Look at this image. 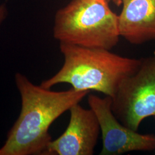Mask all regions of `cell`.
Instances as JSON below:
<instances>
[{"mask_svg": "<svg viewBox=\"0 0 155 155\" xmlns=\"http://www.w3.org/2000/svg\"><path fill=\"white\" fill-rule=\"evenodd\" d=\"M111 109L122 124L134 131L145 118L155 117V52L141 59L137 71L122 81L111 98Z\"/></svg>", "mask_w": 155, "mask_h": 155, "instance_id": "277c9868", "label": "cell"}, {"mask_svg": "<svg viewBox=\"0 0 155 155\" xmlns=\"http://www.w3.org/2000/svg\"><path fill=\"white\" fill-rule=\"evenodd\" d=\"M70 119L64 132L51 141L46 155H93L101 132L94 111L75 104L69 110Z\"/></svg>", "mask_w": 155, "mask_h": 155, "instance_id": "8992f818", "label": "cell"}, {"mask_svg": "<svg viewBox=\"0 0 155 155\" xmlns=\"http://www.w3.org/2000/svg\"><path fill=\"white\" fill-rule=\"evenodd\" d=\"M6 16V9L5 6L2 5L0 6V25L5 20Z\"/></svg>", "mask_w": 155, "mask_h": 155, "instance_id": "ba28073f", "label": "cell"}, {"mask_svg": "<svg viewBox=\"0 0 155 155\" xmlns=\"http://www.w3.org/2000/svg\"><path fill=\"white\" fill-rule=\"evenodd\" d=\"M15 83L21 100V109L8 133L0 155H46L52 140L49 129L56 120L85 98L90 91L70 89L55 91L32 83L21 73Z\"/></svg>", "mask_w": 155, "mask_h": 155, "instance_id": "6da1fadb", "label": "cell"}, {"mask_svg": "<svg viewBox=\"0 0 155 155\" xmlns=\"http://www.w3.org/2000/svg\"><path fill=\"white\" fill-rule=\"evenodd\" d=\"M110 0H72L56 13L54 37L60 43L111 50L120 36Z\"/></svg>", "mask_w": 155, "mask_h": 155, "instance_id": "3957f363", "label": "cell"}, {"mask_svg": "<svg viewBox=\"0 0 155 155\" xmlns=\"http://www.w3.org/2000/svg\"><path fill=\"white\" fill-rule=\"evenodd\" d=\"M120 36L133 45L155 40V0H122Z\"/></svg>", "mask_w": 155, "mask_h": 155, "instance_id": "52a82bcc", "label": "cell"}, {"mask_svg": "<svg viewBox=\"0 0 155 155\" xmlns=\"http://www.w3.org/2000/svg\"><path fill=\"white\" fill-rule=\"evenodd\" d=\"M110 1H113L118 6L122 5V0H110Z\"/></svg>", "mask_w": 155, "mask_h": 155, "instance_id": "9c48e42d", "label": "cell"}, {"mask_svg": "<svg viewBox=\"0 0 155 155\" xmlns=\"http://www.w3.org/2000/svg\"><path fill=\"white\" fill-rule=\"evenodd\" d=\"M64 63L59 71L40 86L51 89L68 83L77 91H96L113 97L120 84L138 69L141 59L113 53L110 50L91 48L60 43Z\"/></svg>", "mask_w": 155, "mask_h": 155, "instance_id": "7a4b0ae2", "label": "cell"}, {"mask_svg": "<svg viewBox=\"0 0 155 155\" xmlns=\"http://www.w3.org/2000/svg\"><path fill=\"white\" fill-rule=\"evenodd\" d=\"M88 104L100 124L102 139L100 155H120L132 151L155 150V135L137 133L122 124L113 112L111 97L101 98L90 94Z\"/></svg>", "mask_w": 155, "mask_h": 155, "instance_id": "5b68a950", "label": "cell"}]
</instances>
